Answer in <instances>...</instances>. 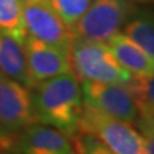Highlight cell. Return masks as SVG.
<instances>
[{"instance_id": "cell-19", "label": "cell", "mask_w": 154, "mask_h": 154, "mask_svg": "<svg viewBox=\"0 0 154 154\" xmlns=\"http://www.w3.org/2000/svg\"><path fill=\"white\" fill-rule=\"evenodd\" d=\"M139 130L141 131L143 139H144V144H145V152L146 154H154V132L150 131L149 128L144 127V126H139Z\"/></svg>"}, {"instance_id": "cell-9", "label": "cell", "mask_w": 154, "mask_h": 154, "mask_svg": "<svg viewBox=\"0 0 154 154\" xmlns=\"http://www.w3.org/2000/svg\"><path fill=\"white\" fill-rule=\"evenodd\" d=\"M13 150L18 154H76L68 137L38 122L17 135Z\"/></svg>"}, {"instance_id": "cell-5", "label": "cell", "mask_w": 154, "mask_h": 154, "mask_svg": "<svg viewBox=\"0 0 154 154\" xmlns=\"http://www.w3.org/2000/svg\"><path fill=\"white\" fill-rule=\"evenodd\" d=\"M84 104L127 123H136L139 108L126 85L113 82L80 81Z\"/></svg>"}, {"instance_id": "cell-18", "label": "cell", "mask_w": 154, "mask_h": 154, "mask_svg": "<svg viewBox=\"0 0 154 154\" xmlns=\"http://www.w3.org/2000/svg\"><path fill=\"white\" fill-rule=\"evenodd\" d=\"M14 141H16V135L8 132L5 128L0 126V152H12L14 148Z\"/></svg>"}, {"instance_id": "cell-10", "label": "cell", "mask_w": 154, "mask_h": 154, "mask_svg": "<svg viewBox=\"0 0 154 154\" xmlns=\"http://www.w3.org/2000/svg\"><path fill=\"white\" fill-rule=\"evenodd\" d=\"M25 41L0 31V73L32 90L36 84L28 71Z\"/></svg>"}, {"instance_id": "cell-1", "label": "cell", "mask_w": 154, "mask_h": 154, "mask_svg": "<svg viewBox=\"0 0 154 154\" xmlns=\"http://www.w3.org/2000/svg\"><path fill=\"white\" fill-rule=\"evenodd\" d=\"M31 95L38 123L54 127L69 140L80 131L84 99L80 80L73 72L37 82Z\"/></svg>"}, {"instance_id": "cell-12", "label": "cell", "mask_w": 154, "mask_h": 154, "mask_svg": "<svg viewBox=\"0 0 154 154\" xmlns=\"http://www.w3.org/2000/svg\"><path fill=\"white\" fill-rule=\"evenodd\" d=\"M121 32L154 58V9H135Z\"/></svg>"}, {"instance_id": "cell-7", "label": "cell", "mask_w": 154, "mask_h": 154, "mask_svg": "<svg viewBox=\"0 0 154 154\" xmlns=\"http://www.w3.org/2000/svg\"><path fill=\"white\" fill-rule=\"evenodd\" d=\"M23 22L27 36L66 50L71 49L73 32L49 3H23Z\"/></svg>"}, {"instance_id": "cell-4", "label": "cell", "mask_w": 154, "mask_h": 154, "mask_svg": "<svg viewBox=\"0 0 154 154\" xmlns=\"http://www.w3.org/2000/svg\"><path fill=\"white\" fill-rule=\"evenodd\" d=\"M135 9L132 0H93L72 30L73 36L107 42L121 32Z\"/></svg>"}, {"instance_id": "cell-16", "label": "cell", "mask_w": 154, "mask_h": 154, "mask_svg": "<svg viewBox=\"0 0 154 154\" xmlns=\"http://www.w3.org/2000/svg\"><path fill=\"white\" fill-rule=\"evenodd\" d=\"M137 105L154 108V75L149 77H134L127 85Z\"/></svg>"}, {"instance_id": "cell-15", "label": "cell", "mask_w": 154, "mask_h": 154, "mask_svg": "<svg viewBox=\"0 0 154 154\" xmlns=\"http://www.w3.org/2000/svg\"><path fill=\"white\" fill-rule=\"evenodd\" d=\"M71 143L76 154H116L103 141L89 132L79 131L71 139Z\"/></svg>"}, {"instance_id": "cell-8", "label": "cell", "mask_w": 154, "mask_h": 154, "mask_svg": "<svg viewBox=\"0 0 154 154\" xmlns=\"http://www.w3.org/2000/svg\"><path fill=\"white\" fill-rule=\"evenodd\" d=\"M23 44L28 71L35 84L72 72L69 50L46 44L27 35Z\"/></svg>"}, {"instance_id": "cell-21", "label": "cell", "mask_w": 154, "mask_h": 154, "mask_svg": "<svg viewBox=\"0 0 154 154\" xmlns=\"http://www.w3.org/2000/svg\"><path fill=\"white\" fill-rule=\"evenodd\" d=\"M3 154H5V153H3Z\"/></svg>"}, {"instance_id": "cell-6", "label": "cell", "mask_w": 154, "mask_h": 154, "mask_svg": "<svg viewBox=\"0 0 154 154\" xmlns=\"http://www.w3.org/2000/svg\"><path fill=\"white\" fill-rule=\"evenodd\" d=\"M36 122L31 90L0 73V126L17 136Z\"/></svg>"}, {"instance_id": "cell-17", "label": "cell", "mask_w": 154, "mask_h": 154, "mask_svg": "<svg viewBox=\"0 0 154 154\" xmlns=\"http://www.w3.org/2000/svg\"><path fill=\"white\" fill-rule=\"evenodd\" d=\"M139 108V118L135 125L144 126L154 132V108L146 105H137Z\"/></svg>"}, {"instance_id": "cell-20", "label": "cell", "mask_w": 154, "mask_h": 154, "mask_svg": "<svg viewBox=\"0 0 154 154\" xmlns=\"http://www.w3.org/2000/svg\"><path fill=\"white\" fill-rule=\"evenodd\" d=\"M23 3H48V0H22Z\"/></svg>"}, {"instance_id": "cell-11", "label": "cell", "mask_w": 154, "mask_h": 154, "mask_svg": "<svg viewBox=\"0 0 154 154\" xmlns=\"http://www.w3.org/2000/svg\"><path fill=\"white\" fill-rule=\"evenodd\" d=\"M105 44L118 63L134 77H149L154 75V58L122 32L116 33Z\"/></svg>"}, {"instance_id": "cell-14", "label": "cell", "mask_w": 154, "mask_h": 154, "mask_svg": "<svg viewBox=\"0 0 154 154\" xmlns=\"http://www.w3.org/2000/svg\"><path fill=\"white\" fill-rule=\"evenodd\" d=\"M93 0H48L49 5L62 18L67 26L73 30L79 19L84 16Z\"/></svg>"}, {"instance_id": "cell-2", "label": "cell", "mask_w": 154, "mask_h": 154, "mask_svg": "<svg viewBox=\"0 0 154 154\" xmlns=\"http://www.w3.org/2000/svg\"><path fill=\"white\" fill-rule=\"evenodd\" d=\"M72 72L80 81L128 85L134 76L117 62L105 42L73 37L69 49Z\"/></svg>"}, {"instance_id": "cell-13", "label": "cell", "mask_w": 154, "mask_h": 154, "mask_svg": "<svg viewBox=\"0 0 154 154\" xmlns=\"http://www.w3.org/2000/svg\"><path fill=\"white\" fill-rule=\"evenodd\" d=\"M0 31L25 41L26 30L22 0H0Z\"/></svg>"}, {"instance_id": "cell-3", "label": "cell", "mask_w": 154, "mask_h": 154, "mask_svg": "<svg viewBox=\"0 0 154 154\" xmlns=\"http://www.w3.org/2000/svg\"><path fill=\"white\" fill-rule=\"evenodd\" d=\"M80 131L89 132L103 141L116 154H146L141 132L131 123L108 116L84 104Z\"/></svg>"}]
</instances>
